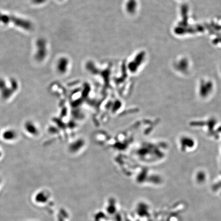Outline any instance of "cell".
<instances>
[{"label":"cell","instance_id":"2","mask_svg":"<svg viewBox=\"0 0 221 221\" xmlns=\"http://www.w3.org/2000/svg\"><path fill=\"white\" fill-rule=\"evenodd\" d=\"M189 62L186 58H181L176 62L175 68L178 71L183 72L189 68Z\"/></svg>","mask_w":221,"mask_h":221},{"label":"cell","instance_id":"3","mask_svg":"<svg viewBox=\"0 0 221 221\" xmlns=\"http://www.w3.org/2000/svg\"><path fill=\"white\" fill-rule=\"evenodd\" d=\"M34 4H41L45 2V0H32Z\"/></svg>","mask_w":221,"mask_h":221},{"label":"cell","instance_id":"1","mask_svg":"<svg viewBox=\"0 0 221 221\" xmlns=\"http://www.w3.org/2000/svg\"><path fill=\"white\" fill-rule=\"evenodd\" d=\"M70 67V61L68 58L62 57L60 58L56 64V69L59 73H64L68 71Z\"/></svg>","mask_w":221,"mask_h":221},{"label":"cell","instance_id":"4","mask_svg":"<svg viewBox=\"0 0 221 221\" xmlns=\"http://www.w3.org/2000/svg\"></svg>","mask_w":221,"mask_h":221}]
</instances>
